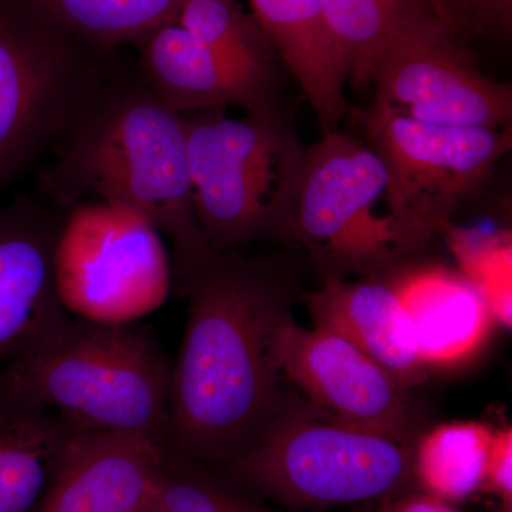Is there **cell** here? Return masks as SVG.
I'll return each instance as SVG.
<instances>
[{
    "mask_svg": "<svg viewBox=\"0 0 512 512\" xmlns=\"http://www.w3.org/2000/svg\"><path fill=\"white\" fill-rule=\"evenodd\" d=\"M173 272L187 325L171 365L168 446L218 473L292 403L274 336L295 285L274 259L212 248Z\"/></svg>",
    "mask_w": 512,
    "mask_h": 512,
    "instance_id": "6da1fadb",
    "label": "cell"
},
{
    "mask_svg": "<svg viewBox=\"0 0 512 512\" xmlns=\"http://www.w3.org/2000/svg\"><path fill=\"white\" fill-rule=\"evenodd\" d=\"M42 184L69 208L86 195L128 208L170 239L174 269L210 251L192 200L187 133L137 67H116L92 107L60 140Z\"/></svg>",
    "mask_w": 512,
    "mask_h": 512,
    "instance_id": "7a4b0ae2",
    "label": "cell"
},
{
    "mask_svg": "<svg viewBox=\"0 0 512 512\" xmlns=\"http://www.w3.org/2000/svg\"><path fill=\"white\" fill-rule=\"evenodd\" d=\"M171 363L150 330L70 315L0 370V390L42 404L80 433L168 443Z\"/></svg>",
    "mask_w": 512,
    "mask_h": 512,
    "instance_id": "3957f363",
    "label": "cell"
},
{
    "mask_svg": "<svg viewBox=\"0 0 512 512\" xmlns=\"http://www.w3.org/2000/svg\"><path fill=\"white\" fill-rule=\"evenodd\" d=\"M413 447L295 400L218 474L292 511L383 504L414 490Z\"/></svg>",
    "mask_w": 512,
    "mask_h": 512,
    "instance_id": "277c9868",
    "label": "cell"
},
{
    "mask_svg": "<svg viewBox=\"0 0 512 512\" xmlns=\"http://www.w3.org/2000/svg\"><path fill=\"white\" fill-rule=\"evenodd\" d=\"M181 117L195 215L210 248L284 242L306 144L281 110L242 119L221 110Z\"/></svg>",
    "mask_w": 512,
    "mask_h": 512,
    "instance_id": "5b68a950",
    "label": "cell"
},
{
    "mask_svg": "<svg viewBox=\"0 0 512 512\" xmlns=\"http://www.w3.org/2000/svg\"><path fill=\"white\" fill-rule=\"evenodd\" d=\"M387 183L386 167L366 140L325 131L306 146L284 242L308 254L322 281L390 274L429 242L377 211Z\"/></svg>",
    "mask_w": 512,
    "mask_h": 512,
    "instance_id": "8992f818",
    "label": "cell"
},
{
    "mask_svg": "<svg viewBox=\"0 0 512 512\" xmlns=\"http://www.w3.org/2000/svg\"><path fill=\"white\" fill-rule=\"evenodd\" d=\"M30 0H0V188L92 107L116 67Z\"/></svg>",
    "mask_w": 512,
    "mask_h": 512,
    "instance_id": "52a82bcc",
    "label": "cell"
},
{
    "mask_svg": "<svg viewBox=\"0 0 512 512\" xmlns=\"http://www.w3.org/2000/svg\"><path fill=\"white\" fill-rule=\"evenodd\" d=\"M55 279L70 315L121 325L163 305L173 268L160 232L147 218L100 201L74 205L64 215Z\"/></svg>",
    "mask_w": 512,
    "mask_h": 512,
    "instance_id": "ba28073f",
    "label": "cell"
},
{
    "mask_svg": "<svg viewBox=\"0 0 512 512\" xmlns=\"http://www.w3.org/2000/svg\"><path fill=\"white\" fill-rule=\"evenodd\" d=\"M360 119L386 167L389 214L427 242L451 227L454 212L483 190L512 147L511 127L437 126L375 103Z\"/></svg>",
    "mask_w": 512,
    "mask_h": 512,
    "instance_id": "9c48e42d",
    "label": "cell"
},
{
    "mask_svg": "<svg viewBox=\"0 0 512 512\" xmlns=\"http://www.w3.org/2000/svg\"><path fill=\"white\" fill-rule=\"evenodd\" d=\"M375 104L437 126L511 127L512 89L481 72L460 36L429 5L414 10L384 49Z\"/></svg>",
    "mask_w": 512,
    "mask_h": 512,
    "instance_id": "30bf717a",
    "label": "cell"
},
{
    "mask_svg": "<svg viewBox=\"0 0 512 512\" xmlns=\"http://www.w3.org/2000/svg\"><path fill=\"white\" fill-rule=\"evenodd\" d=\"M274 353L285 379L320 412L404 443L419 439L424 413L412 389L348 339L303 328L291 313L276 329Z\"/></svg>",
    "mask_w": 512,
    "mask_h": 512,
    "instance_id": "8fae6325",
    "label": "cell"
},
{
    "mask_svg": "<svg viewBox=\"0 0 512 512\" xmlns=\"http://www.w3.org/2000/svg\"><path fill=\"white\" fill-rule=\"evenodd\" d=\"M64 215L28 195L0 205V370L70 318L55 279Z\"/></svg>",
    "mask_w": 512,
    "mask_h": 512,
    "instance_id": "7c38bea8",
    "label": "cell"
},
{
    "mask_svg": "<svg viewBox=\"0 0 512 512\" xmlns=\"http://www.w3.org/2000/svg\"><path fill=\"white\" fill-rule=\"evenodd\" d=\"M138 69L158 99L178 114L279 109L278 77L231 62L177 23L156 30L141 45Z\"/></svg>",
    "mask_w": 512,
    "mask_h": 512,
    "instance_id": "4fadbf2b",
    "label": "cell"
},
{
    "mask_svg": "<svg viewBox=\"0 0 512 512\" xmlns=\"http://www.w3.org/2000/svg\"><path fill=\"white\" fill-rule=\"evenodd\" d=\"M167 448L143 434H79L36 512H141L156 491Z\"/></svg>",
    "mask_w": 512,
    "mask_h": 512,
    "instance_id": "5bb4252c",
    "label": "cell"
},
{
    "mask_svg": "<svg viewBox=\"0 0 512 512\" xmlns=\"http://www.w3.org/2000/svg\"><path fill=\"white\" fill-rule=\"evenodd\" d=\"M383 276L409 316L427 370L460 366L480 352L495 322L481 293L460 271L412 259Z\"/></svg>",
    "mask_w": 512,
    "mask_h": 512,
    "instance_id": "9a60e30c",
    "label": "cell"
},
{
    "mask_svg": "<svg viewBox=\"0 0 512 512\" xmlns=\"http://www.w3.org/2000/svg\"><path fill=\"white\" fill-rule=\"evenodd\" d=\"M303 293L313 328L329 330L382 363L413 389L426 376L412 323L386 276L325 279Z\"/></svg>",
    "mask_w": 512,
    "mask_h": 512,
    "instance_id": "2e32d148",
    "label": "cell"
},
{
    "mask_svg": "<svg viewBox=\"0 0 512 512\" xmlns=\"http://www.w3.org/2000/svg\"><path fill=\"white\" fill-rule=\"evenodd\" d=\"M278 62L292 74L323 130L348 114L345 67L323 18L320 0H248Z\"/></svg>",
    "mask_w": 512,
    "mask_h": 512,
    "instance_id": "e0dca14e",
    "label": "cell"
},
{
    "mask_svg": "<svg viewBox=\"0 0 512 512\" xmlns=\"http://www.w3.org/2000/svg\"><path fill=\"white\" fill-rule=\"evenodd\" d=\"M79 430L42 404L0 390V512H36Z\"/></svg>",
    "mask_w": 512,
    "mask_h": 512,
    "instance_id": "ac0fdd59",
    "label": "cell"
},
{
    "mask_svg": "<svg viewBox=\"0 0 512 512\" xmlns=\"http://www.w3.org/2000/svg\"><path fill=\"white\" fill-rule=\"evenodd\" d=\"M494 427L453 421L420 434L413 447L414 490L457 505L483 491Z\"/></svg>",
    "mask_w": 512,
    "mask_h": 512,
    "instance_id": "d6986e66",
    "label": "cell"
},
{
    "mask_svg": "<svg viewBox=\"0 0 512 512\" xmlns=\"http://www.w3.org/2000/svg\"><path fill=\"white\" fill-rule=\"evenodd\" d=\"M49 18L104 53L143 45L177 22L183 0H30Z\"/></svg>",
    "mask_w": 512,
    "mask_h": 512,
    "instance_id": "ffe728a7",
    "label": "cell"
},
{
    "mask_svg": "<svg viewBox=\"0 0 512 512\" xmlns=\"http://www.w3.org/2000/svg\"><path fill=\"white\" fill-rule=\"evenodd\" d=\"M323 18L348 82L372 84L384 49L426 0H320Z\"/></svg>",
    "mask_w": 512,
    "mask_h": 512,
    "instance_id": "44dd1931",
    "label": "cell"
},
{
    "mask_svg": "<svg viewBox=\"0 0 512 512\" xmlns=\"http://www.w3.org/2000/svg\"><path fill=\"white\" fill-rule=\"evenodd\" d=\"M175 23L231 62L278 77V57L268 37L239 0H183Z\"/></svg>",
    "mask_w": 512,
    "mask_h": 512,
    "instance_id": "7402d4cb",
    "label": "cell"
},
{
    "mask_svg": "<svg viewBox=\"0 0 512 512\" xmlns=\"http://www.w3.org/2000/svg\"><path fill=\"white\" fill-rule=\"evenodd\" d=\"M141 512L278 511L168 446L156 491Z\"/></svg>",
    "mask_w": 512,
    "mask_h": 512,
    "instance_id": "603a6c76",
    "label": "cell"
},
{
    "mask_svg": "<svg viewBox=\"0 0 512 512\" xmlns=\"http://www.w3.org/2000/svg\"><path fill=\"white\" fill-rule=\"evenodd\" d=\"M448 247L468 281L483 296L494 322L512 325V242L510 232H481L450 228L444 232Z\"/></svg>",
    "mask_w": 512,
    "mask_h": 512,
    "instance_id": "cb8c5ba5",
    "label": "cell"
},
{
    "mask_svg": "<svg viewBox=\"0 0 512 512\" xmlns=\"http://www.w3.org/2000/svg\"><path fill=\"white\" fill-rule=\"evenodd\" d=\"M483 491L495 495L501 504L512 505V429H494L493 443L488 454Z\"/></svg>",
    "mask_w": 512,
    "mask_h": 512,
    "instance_id": "d4e9b609",
    "label": "cell"
},
{
    "mask_svg": "<svg viewBox=\"0 0 512 512\" xmlns=\"http://www.w3.org/2000/svg\"><path fill=\"white\" fill-rule=\"evenodd\" d=\"M427 5L458 36L490 25L485 0H426Z\"/></svg>",
    "mask_w": 512,
    "mask_h": 512,
    "instance_id": "484cf974",
    "label": "cell"
},
{
    "mask_svg": "<svg viewBox=\"0 0 512 512\" xmlns=\"http://www.w3.org/2000/svg\"><path fill=\"white\" fill-rule=\"evenodd\" d=\"M379 512H461L456 505L444 503L437 498L421 493L419 490H409L397 495L392 500L380 504Z\"/></svg>",
    "mask_w": 512,
    "mask_h": 512,
    "instance_id": "4316f807",
    "label": "cell"
},
{
    "mask_svg": "<svg viewBox=\"0 0 512 512\" xmlns=\"http://www.w3.org/2000/svg\"><path fill=\"white\" fill-rule=\"evenodd\" d=\"M490 25L507 28L511 22L512 0H485Z\"/></svg>",
    "mask_w": 512,
    "mask_h": 512,
    "instance_id": "83f0119b",
    "label": "cell"
},
{
    "mask_svg": "<svg viewBox=\"0 0 512 512\" xmlns=\"http://www.w3.org/2000/svg\"><path fill=\"white\" fill-rule=\"evenodd\" d=\"M498 512H512V505L501 504L500 511Z\"/></svg>",
    "mask_w": 512,
    "mask_h": 512,
    "instance_id": "f1b7e54d",
    "label": "cell"
}]
</instances>
